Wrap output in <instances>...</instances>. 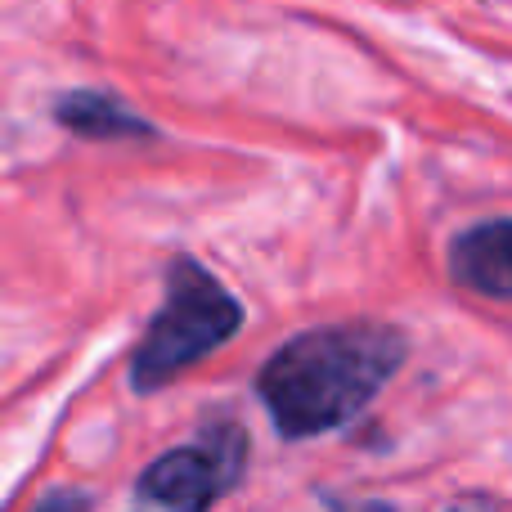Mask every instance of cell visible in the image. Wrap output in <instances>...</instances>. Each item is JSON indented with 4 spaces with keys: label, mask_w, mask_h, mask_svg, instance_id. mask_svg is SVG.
<instances>
[{
    "label": "cell",
    "mask_w": 512,
    "mask_h": 512,
    "mask_svg": "<svg viewBox=\"0 0 512 512\" xmlns=\"http://www.w3.org/2000/svg\"><path fill=\"white\" fill-rule=\"evenodd\" d=\"M95 499L86 495V490H72V486H59V490H45L41 499H36L27 512H90Z\"/></svg>",
    "instance_id": "8992f818"
},
{
    "label": "cell",
    "mask_w": 512,
    "mask_h": 512,
    "mask_svg": "<svg viewBox=\"0 0 512 512\" xmlns=\"http://www.w3.org/2000/svg\"><path fill=\"white\" fill-rule=\"evenodd\" d=\"M243 301L194 256L167 265V301L149 319L140 346L131 351V391L153 396L185 369L221 351L243 328Z\"/></svg>",
    "instance_id": "7a4b0ae2"
},
{
    "label": "cell",
    "mask_w": 512,
    "mask_h": 512,
    "mask_svg": "<svg viewBox=\"0 0 512 512\" xmlns=\"http://www.w3.org/2000/svg\"><path fill=\"white\" fill-rule=\"evenodd\" d=\"M248 468V432L234 418L203 423L194 445L167 450L135 481V499L158 512H212L221 495H230Z\"/></svg>",
    "instance_id": "3957f363"
},
{
    "label": "cell",
    "mask_w": 512,
    "mask_h": 512,
    "mask_svg": "<svg viewBox=\"0 0 512 512\" xmlns=\"http://www.w3.org/2000/svg\"><path fill=\"white\" fill-rule=\"evenodd\" d=\"M450 279L477 297L512 301V216L468 225L450 239Z\"/></svg>",
    "instance_id": "277c9868"
},
{
    "label": "cell",
    "mask_w": 512,
    "mask_h": 512,
    "mask_svg": "<svg viewBox=\"0 0 512 512\" xmlns=\"http://www.w3.org/2000/svg\"><path fill=\"white\" fill-rule=\"evenodd\" d=\"M409 337L396 324L355 319L288 337L256 373V400L283 441H310L351 423L405 364Z\"/></svg>",
    "instance_id": "6da1fadb"
},
{
    "label": "cell",
    "mask_w": 512,
    "mask_h": 512,
    "mask_svg": "<svg viewBox=\"0 0 512 512\" xmlns=\"http://www.w3.org/2000/svg\"><path fill=\"white\" fill-rule=\"evenodd\" d=\"M50 117L68 135L90 144H117V140H158V126L144 122L126 99L108 95V90H63L50 104Z\"/></svg>",
    "instance_id": "5b68a950"
},
{
    "label": "cell",
    "mask_w": 512,
    "mask_h": 512,
    "mask_svg": "<svg viewBox=\"0 0 512 512\" xmlns=\"http://www.w3.org/2000/svg\"><path fill=\"white\" fill-rule=\"evenodd\" d=\"M445 512H499V504H490V499H459V504H450Z\"/></svg>",
    "instance_id": "52a82bcc"
}]
</instances>
